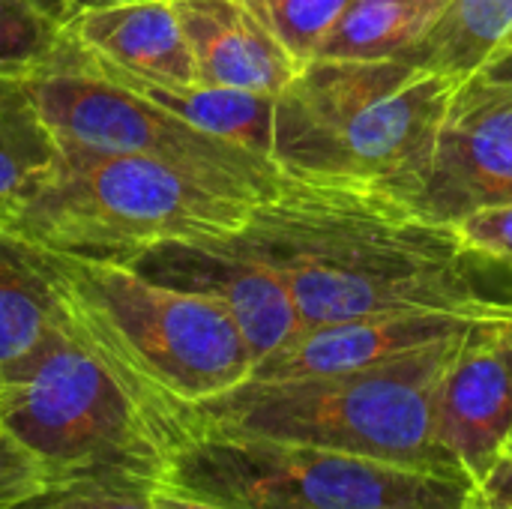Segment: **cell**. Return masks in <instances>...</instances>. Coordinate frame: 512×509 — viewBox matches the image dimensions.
<instances>
[{
    "instance_id": "6da1fadb",
    "label": "cell",
    "mask_w": 512,
    "mask_h": 509,
    "mask_svg": "<svg viewBox=\"0 0 512 509\" xmlns=\"http://www.w3.org/2000/svg\"><path fill=\"white\" fill-rule=\"evenodd\" d=\"M240 240L279 270L306 330L378 315L512 312V294L489 282L495 258L453 222L381 189L285 174L279 195L252 207Z\"/></svg>"
},
{
    "instance_id": "7a4b0ae2",
    "label": "cell",
    "mask_w": 512,
    "mask_h": 509,
    "mask_svg": "<svg viewBox=\"0 0 512 509\" xmlns=\"http://www.w3.org/2000/svg\"><path fill=\"white\" fill-rule=\"evenodd\" d=\"M456 90L405 57H312L276 96L273 162L288 177L357 183L417 207Z\"/></svg>"
},
{
    "instance_id": "3957f363",
    "label": "cell",
    "mask_w": 512,
    "mask_h": 509,
    "mask_svg": "<svg viewBox=\"0 0 512 509\" xmlns=\"http://www.w3.org/2000/svg\"><path fill=\"white\" fill-rule=\"evenodd\" d=\"M39 252L66 312L150 405L171 453L189 438L192 408L252 378L255 357L216 300L153 282L120 261Z\"/></svg>"
},
{
    "instance_id": "277c9868",
    "label": "cell",
    "mask_w": 512,
    "mask_h": 509,
    "mask_svg": "<svg viewBox=\"0 0 512 509\" xmlns=\"http://www.w3.org/2000/svg\"><path fill=\"white\" fill-rule=\"evenodd\" d=\"M462 336L345 375L249 378L192 408L189 438L213 432L306 444L471 483L438 441V393Z\"/></svg>"
},
{
    "instance_id": "5b68a950",
    "label": "cell",
    "mask_w": 512,
    "mask_h": 509,
    "mask_svg": "<svg viewBox=\"0 0 512 509\" xmlns=\"http://www.w3.org/2000/svg\"><path fill=\"white\" fill-rule=\"evenodd\" d=\"M0 426L48 483H168L171 444L156 414L66 306L42 348L0 381Z\"/></svg>"
},
{
    "instance_id": "8992f818",
    "label": "cell",
    "mask_w": 512,
    "mask_h": 509,
    "mask_svg": "<svg viewBox=\"0 0 512 509\" xmlns=\"http://www.w3.org/2000/svg\"><path fill=\"white\" fill-rule=\"evenodd\" d=\"M252 207L153 156L60 147L51 174L3 228L39 249L126 261L171 240L240 234Z\"/></svg>"
},
{
    "instance_id": "52a82bcc",
    "label": "cell",
    "mask_w": 512,
    "mask_h": 509,
    "mask_svg": "<svg viewBox=\"0 0 512 509\" xmlns=\"http://www.w3.org/2000/svg\"><path fill=\"white\" fill-rule=\"evenodd\" d=\"M228 509H468L474 486L306 444L198 432L168 483Z\"/></svg>"
},
{
    "instance_id": "ba28073f",
    "label": "cell",
    "mask_w": 512,
    "mask_h": 509,
    "mask_svg": "<svg viewBox=\"0 0 512 509\" xmlns=\"http://www.w3.org/2000/svg\"><path fill=\"white\" fill-rule=\"evenodd\" d=\"M24 84L60 147L153 156L249 204L276 198L285 183V171L273 159L210 135L111 81L63 39L51 60L30 72Z\"/></svg>"
},
{
    "instance_id": "9c48e42d",
    "label": "cell",
    "mask_w": 512,
    "mask_h": 509,
    "mask_svg": "<svg viewBox=\"0 0 512 509\" xmlns=\"http://www.w3.org/2000/svg\"><path fill=\"white\" fill-rule=\"evenodd\" d=\"M512 204V57L465 78L447 108L417 207L441 222Z\"/></svg>"
},
{
    "instance_id": "30bf717a",
    "label": "cell",
    "mask_w": 512,
    "mask_h": 509,
    "mask_svg": "<svg viewBox=\"0 0 512 509\" xmlns=\"http://www.w3.org/2000/svg\"><path fill=\"white\" fill-rule=\"evenodd\" d=\"M120 264L153 282L192 291L225 306L237 321L255 366L306 330L279 270L252 252L240 234L171 240Z\"/></svg>"
},
{
    "instance_id": "8fae6325",
    "label": "cell",
    "mask_w": 512,
    "mask_h": 509,
    "mask_svg": "<svg viewBox=\"0 0 512 509\" xmlns=\"http://www.w3.org/2000/svg\"><path fill=\"white\" fill-rule=\"evenodd\" d=\"M438 441L477 489L512 441V312L477 318L438 393Z\"/></svg>"
},
{
    "instance_id": "7c38bea8",
    "label": "cell",
    "mask_w": 512,
    "mask_h": 509,
    "mask_svg": "<svg viewBox=\"0 0 512 509\" xmlns=\"http://www.w3.org/2000/svg\"><path fill=\"white\" fill-rule=\"evenodd\" d=\"M477 318L459 315H378L303 330L252 369L258 381L345 375L417 354L435 342L465 333Z\"/></svg>"
},
{
    "instance_id": "4fadbf2b",
    "label": "cell",
    "mask_w": 512,
    "mask_h": 509,
    "mask_svg": "<svg viewBox=\"0 0 512 509\" xmlns=\"http://www.w3.org/2000/svg\"><path fill=\"white\" fill-rule=\"evenodd\" d=\"M63 42L108 75L150 84H198L171 0H126L63 24Z\"/></svg>"
},
{
    "instance_id": "5bb4252c",
    "label": "cell",
    "mask_w": 512,
    "mask_h": 509,
    "mask_svg": "<svg viewBox=\"0 0 512 509\" xmlns=\"http://www.w3.org/2000/svg\"><path fill=\"white\" fill-rule=\"evenodd\" d=\"M189 42L198 84L279 96L300 63L243 0H171Z\"/></svg>"
},
{
    "instance_id": "9a60e30c",
    "label": "cell",
    "mask_w": 512,
    "mask_h": 509,
    "mask_svg": "<svg viewBox=\"0 0 512 509\" xmlns=\"http://www.w3.org/2000/svg\"><path fill=\"white\" fill-rule=\"evenodd\" d=\"M63 300L42 252L0 225V381L57 330Z\"/></svg>"
},
{
    "instance_id": "2e32d148",
    "label": "cell",
    "mask_w": 512,
    "mask_h": 509,
    "mask_svg": "<svg viewBox=\"0 0 512 509\" xmlns=\"http://www.w3.org/2000/svg\"><path fill=\"white\" fill-rule=\"evenodd\" d=\"M399 57L462 84L477 69L512 57V0H447Z\"/></svg>"
},
{
    "instance_id": "e0dca14e",
    "label": "cell",
    "mask_w": 512,
    "mask_h": 509,
    "mask_svg": "<svg viewBox=\"0 0 512 509\" xmlns=\"http://www.w3.org/2000/svg\"><path fill=\"white\" fill-rule=\"evenodd\" d=\"M108 78L159 102L162 108L180 114L183 120H189L192 126L210 135H219L264 159H273V111H276L273 93L210 87V84H150L120 75H108Z\"/></svg>"
},
{
    "instance_id": "ac0fdd59",
    "label": "cell",
    "mask_w": 512,
    "mask_h": 509,
    "mask_svg": "<svg viewBox=\"0 0 512 509\" xmlns=\"http://www.w3.org/2000/svg\"><path fill=\"white\" fill-rule=\"evenodd\" d=\"M60 156L24 78L0 75V225L24 207Z\"/></svg>"
},
{
    "instance_id": "d6986e66",
    "label": "cell",
    "mask_w": 512,
    "mask_h": 509,
    "mask_svg": "<svg viewBox=\"0 0 512 509\" xmlns=\"http://www.w3.org/2000/svg\"><path fill=\"white\" fill-rule=\"evenodd\" d=\"M438 12L420 0H351L315 57L384 60L408 51Z\"/></svg>"
},
{
    "instance_id": "ffe728a7",
    "label": "cell",
    "mask_w": 512,
    "mask_h": 509,
    "mask_svg": "<svg viewBox=\"0 0 512 509\" xmlns=\"http://www.w3.org/2000/svg\"><path fill=\"white\" fill-rule=\"evenodd\" d=\"M246 9L303 66L330 36L351 0H243Z\"/></svg>"
},
{
    "instance_id": "44dd1931",
    "label": "cell",
    "mask_w": 512,
    "mask_h": 509,
    "mask_svg": "<svg viewBox=\"0 0 512 509\" xmlns=\"http://www.w3.org/2000/svg\"><path fill=\"white\" fill-rule=\"evenodd\" d=\"M60 39L63 27L33 0H0V75L27 78L51 60Z\"/></svg>"
},
{
    "instance_id": "7402d4cb",
    "label": "cell",
    "mask_w": 512,
    "mask_h": 509,
    "mask_svg": "<svg viewBox=\"0 0 512 509\" xmlns=\"http://www.w3.org/2000/svg\"><path fill=\"white\" fill-rule=\"evenodd\" d=\"M153 492L108 483H48L45 492L18 509H156Z\"/></svg>"
},
{
    "instance_id": "603a6c76",
    "label": "cell",
    "mask_w": 512,
    "mask_h": 509,
    "mask_svg": "<svg viewBox=\"0 0 512 509\" xmlns=\"http://www.w3.org/2000/svg\"><path fill=\"white\" fill-rule=\"evenodd\" d=\"M48 489L36 459L0 426V509H18Z\"/></svg>"
},
{
    "instance_id": "cb8c5ba5",
    "label": "cell",
    "mask_w": 512,
    "mask_h": 509,
    "mask_svg": "<svg viewBox=\"0 0 512 509\" xmlns=\"http://www.w3.org/2000/svg\"><path fill=\"white\" fill-rule=\"evenodd\" d=\"M462 237L483 255L512 267V204H495L474 210L453 222Z\"/></svg>"
},
{
    "instance_id": "d4e9b609",
    "label": "cell",
    "mask_w": 512,
    "mask_h": 509,
    "mask_svg": "<svg viewBox=\"0 0 512 509\" xmlns=\"http://www.w3.org/2000/svg\"><path fill=\"white\" fill-rule=\"evenodd\" d=\"M471 507H512V450H504V456L480 480Z\"/></svg>"
},
{
    "instance_id": "484cf974",
    "label": "cell",
    "mask_w": 512,
    "mask_h": 509,
    "mask_svg": "<svg viewBox=\"0 0 512 509\" xmlns=\"http://www.w3.org/2000/svg\"><path fill=\"white\" fill-rule=\"evenodd\" d=\"M54 24H66L72 21L75 15L81 12H90V9H102V6H114V3H126V0H33Z\"/></svg>"
},
{
    "instance_id": "4316f807",
    "label": "cell",
    "mask_w": 512,
    "mask_h": 509,
    "mask_svg": "<svg viewBox=\"0 0 512 509\" xmlns=\"http://www.w3.org/2000/svg\"><path fill=\"white\" fill-rule=\"evenodd\" d=\"M153 504H156V509H228L222 507V504H213V501L186 495L180 489H171V486H159L153 492Z\"/></svg>"
},
{
    "instance_id": "83f0119b",
    "label": "cell",
    "mask_w": 512,
    "mask_h": 509,
    "mask_svg": "<svg viewBox=\"0 0 512 509\" xmlns=\"http://www.w3.org/2000/svg\"><path fill=\"white\" fill-rule=\"evenodd\" d=\"M423 6H429V9H435V12H441V6L447 3V0H420Z\"/></svg>"
},
{
    "instance_id": "f1b7e54d",
    "label": "cell",
    "mask_w": 512,
    "mask_h": 509,
    "mask_svg": "<svg viewBox=\"0 0 512 509\" xmlns=\"http://www.w3.org/2000/svg\"><path fill=\"white\" fill-rule=\"evenodd\" d=\"M468 509H512V507H468Z\"/></svg>"
},
{
    "instance_id": "f546056e",
    "label": "cell",
    "mask_w": 512,
    "mask_h": 509,
    "mask_svg": "<svg viewBox=\"0 0 512 509\" xmlns=\"http://www.w3.org/2000/svg\"><path fill=\"white\" fill-rule=\"evenodd\" d=\"M507 450H512V441H510V447H507Z\"/></svg>"
}]
</instances>
